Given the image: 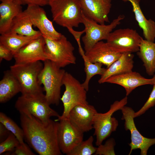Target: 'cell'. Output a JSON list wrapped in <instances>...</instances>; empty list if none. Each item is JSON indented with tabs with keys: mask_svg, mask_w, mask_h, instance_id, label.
<instances>
[{
	"mask_svg": "<svg viewBox=\"0 0 155 155\" xmlns=\"http://www.w3.org/2000/svg\"><path fill=\"white\" fill-rule=\"evenodd\" d=\"M57 131L59 146L67 155L83 141L84 133L74 127L68 118L59 121Z\"/></svg>",
	"mask_w": 155,
	"mask_h": 155,
	"instance_id": "7c38bea8",
	"label": "cell"
},
{
	"mask_svg": "<svg viewBox=\"0 0 155 155\" xmlns=\"http://www.w3.org/2000/svg\"><path fill=\"white\" fill-rule=\"evenodd\" d=\"M137 54L143 63L146 71L150 76L155 73V43L142 38Z\"/></svg>",
	"mask_w": 155,
	"mask_h": 155,
	"instance_id": "603a6c76",
	"label": "cell"
},
{
	"mask_svg": "<svg viewBox=\"0 0 155 155\" xmlns=\"http://www.w3.org/2000/svg\"><path fill=\"white\" fill-rule=\"evenodd\" d=\"M0 34L9 31L14 18L23 11L22 5L16 0H0Z\"/></svg>",
	"mask_w": 155,
	"mask_h": 155,
	"instance_id": "d6986e66",
	"label": "cell"
},
{
	"mask_svg": "<svg viewBox=\"0 0 155 155\" xmlns=\"http://www.w3.org/2000/svg\"><path fill=\"white\" fill-rule=\"evenodd\" d=\"M21 86L10 70L5 71L0 81V102L5 103L19 92Z\"/></svg>",
	"mask_w": 155,
	"mask_h": 155,
	"instance_id": "7402d4cb",
	"label": "cell"
},
{
	"mask_svg": "<svg viewBox=\"0 0 155 155\" xmlns=\"http://www.w3.org/2000/svg\"><path fill=\"white\" fill-rule=\"evenodd\" d=\"M20 124L24 138L40 155H61L58 145V121L51 119L44 124L32 115L20 113Z\"/></svg>",
	"mask_w": 155,
	"mask_h": 155,
	"instance_id": "6da1fadb",
	"label": "cell"
},
{
	"mask_svg": "<svg viewBox=\"0 0 155 155\" xmlns=\"http://www.w3.org/2000/svg\"><path fill=\"white\" fill-rule=\"evenodd\" d=\"M14 54L12 51L6 46L0 43V62L3 59L7 61L11 60L13 58Z\"/></svg>",
	"mask_w": 155,
	"mask_h": 155,
	"instance_id": "d6a6232c",
	"label": "cell"
},
{
	"mask_svg": "<svg viewBox=\"0 0 155 155\" xmlns=\"http://www.w3.org/2000/svg\"><path fill=\"white\" fill-rule=\"evenodd\" d=\"M127 102V96L119 101H115L110 106L109 109L104 113L97 112L95 114L93 120V127L94 129V135L96 136V146L109 137L111 133L116 130L118 125V120L112 117L115 112L125 106Z\"/></svg>",
	"mask_w": 155,
	"mask_h": 155,
	"instance_id": "52a82bcc",
	"label": "cell"
},
{
	"mask_svg": "<svg viewBox=\"0 0 155 155\" xmlns=\"http://www.w3.org/2000/svg\"><path fill=\"white\" fill-rule=\"evenodd\" d=\"M11 155H34V153L24 143L21 144L16 148Z\"/></svg>",
	"mask_w": 155,
	"mask_h": 155,
	"instance_id": "1f68e13d",
	"label": "cell"
},
{
	"mask_svg": "<svg viewBox=\"0 0 155 155\" xmlns=\"http://www.w3.org/2000/svg\"><path fill=\"white\" fill-rule=\"evenodd\" d=\"M22 5H36L41 7L49 5V0H16Z\"/></svg>",
	"mask_w": 155,
	"mask_h": 155,
	"instance_id": "836d02e7",
	"label": "cell"
},
{
	"mask_svg": "<svg viewBox=\"0 0 155 155\" xmlns=\"http://www.w3.org/2000/svg\"><path fill=\"white\" fill-rule=\"evenodd\" d=\"M84 61V71L86 74L85 81L82 83L84 88L88 91L89 89V84L90 79L96 75H102L106 69L102 67V64L98 62L92 63L86 58L85 53L81 55Z\"/></svg>",
	"mask_w": 155,
	"mask_h": 155,
	"instance_id": "484cf974",
	"label": "cell"
},
{
	"mask_svg": "<svg viewBox=\"0 0 155 155\" xmlns=\"http://www.w3.org/2000/svg\"><path fill=\"white\" fill-rule=\"evenodd\" d=\"M155 105V84L153 85L152 90L148 99L143 106L137 112H134V118L143 114L150 108Z\"/></svg>",
	"mask_w": 155,
	"mask_h": 155,
	"instance_id": "4dcf8cb0",
	"label": "cell"
},
{
	"mask_svg": "<svg viewBox=\"0 0 155 155\" xmlns=\"http://www.w3.org/2000/svg\"><path fill=\"white\" fill-rule=\"evenodd\" d=\"M44 64L41 61L15 64L10 66V71L16 78L21 86L22 94H35L43 92L38 83V75Z\"/></svg>",
	"mask_w": 155,
	"mask_h": 155,
	"instance_id": "5b68a950",
	"label": "cell"
},
{
	"mask_svg": "<svg viewBox=\"0 0 155 155\" xmlns=\"http://www.w3.org/2000/svg\"><path fill=\"white\" fill-rule=\"evenodd\" d=\"M24 11L29 17L33 26L39 29L44 37L56 39L62 35L55 29L52 22L48 18L46 12L41 6L28 5Z\"/></svg>",
	"mask_w": 155,
	"mask_h": 155,
	"instance_id": "4fadbf2b",
	"label": "cell"
},
{
	"mask_svg": "<svg viewBox=\"0 0 155 155\" xmlns=\"http://www.w3.org/2000/svg\"><path fill=\"white\" fill-rule=\"evenodd\" d=\"M87 59L92 63L98 62L109 67L122 53L115 51L106 42L99 41L89 51L85 52Z\"/></svg>",
	"mask_w": 155,
	"mask_h": 155,
	"instance_id": "e0dca14e",
	"label": "cell"
},
{
	"mask_svg": "<svg viewBox=\"0 0 155 155\" xmlns=\"http://www.w3.org/2000/svg\"><path fill=\"white\" fill-rule=\"evenodd\" d=\"M20 144L15 135L10 133L8 137L0 144V154L7 152L13 151Z\"/></svg>",
	"mask_w": 155,
	"mask_h": 155,
	"instance_id": "f1b7e54d",
	"label": "cell"
},
{
	"mask_svg": "<svg viewBox=\"0 0 155 155\" xmlns=\"http://www.w3.org/2000/svg\"><path fill=\"white\" fill-rule=\"evenodd\" d=\"M53 20L67 29L82 23V12L79 0H49Z\"/></svg>",
	"mask_w": 155,
	"mask_h": 155,
	"instance_id": "277c9868",
	"label": "cell"
},
{
	"mask_svg": "<svg viewBox=\"0 0 155 155\" xmlns=\"http://www.w3.org/2000/svg\"><path fill=\"white\" fill-rule=\"evenodd\" d=\"M74 36L78 43L79 49L82 48L80 43V38L81 36L85 33L84 30L81 31H75L72 28L67 29Z\"/></svg>",
	"mask_w": 155,
	"mask_h": 155,
	"instance_id": "e575fe53",
	"label": "cell"
},
{
	"mask_svg": "<svg viewBox=\"0 0 155 155\" xmlns=\"http://www.w3.org/2000/svg\"><path fill=\"white\" fill-rule=\"evenodd\" d=\"M105 82L122 86L125 89L127 96L137 87L146 85H153L154 80L153 78H146L139 73L131 71L111 76Z\"/></svg>",
	"mask_w": 155,
	"mask_h": 155,
	"instance_id": "ac0fdd59",
	"label": "cell"
},
{
	"mask_svg": "<svg viewBox=\"0 0 155 155\" xmlns=\"http://www.w3.org/2000/svg\"><path fill=\"white\" fill-rule=\"evenodd\" d=\"M153 78L154 79V84H155V73L153 77Z\"/></svg>",
	"mask_w": 155,
	"mask_h": 155,
	"instance_id": "8d00e7d4",
	"label": "cell"
},
{
	"mask_svg": "<svg viewBox=\"0 0 155 155\" xmlns=\"http://www.w3.org/2000/svg\"><path fill=\"white\" fill-rule=\"evenodd\" d=\"M79 1L85 16L100 24L109 22L108 16L112 6V0Z\"/></svg>",
	"mask_w": 155,
	"mask_h": 155,
	"instance_id": "9a60e30c",
	"label": "cell"
},
{
	"mask_svg": "<svg viewBox=\"0 0 155 155\" xmlns=\"http://www.w3.org/2000/svg\"><path fill=\"white\" fill-rule=\"evenodd\" d=\"M97 112L92 105H78L71 109L68 118L74 127L84 133L93 128V118Z\"/></svg>",
	"mask_w": 155,
	"mask_h": 155,
	"instance_id": "2e32d148",
	"label": "cell"
},
{
	"mask_svg": "<svg viewBox=\"0 0 155 155\" xmlns=\"http://www.w3.org/2000/svg\"><path fill=\"white\" fill-rule=\"evenodd\" d=\"M33 26L29 17L23 11L13 19L9 32L28 36L41 34L39 30H34Z\"/></svg>",
	"mask_w": 155,
	"mask_h": 155,
	"instance_id": "d4e9b609",
	"label": "cell"
},
{
	"mask_svg": "<svg viewBox=\"0 0 155 155\" xmlns=\"http://www.w3.org/2000/svg\"><path fill=\"white\" fill-rule=\"evenodd\" d=\"M142 38L136 30L127 28L112 31L106 40L117 52L133 53L139 51Z\"/></svg>",
	"mask_w": 155,
	"mask_h": 155,
	"instance_id": "30bf717a",
	"label": "cell"
},
{
	"mask_svg": "<svg viewBox=\"0 0 155 155\" xmlns=\"http://www.w3.org/2000/svg\"><path fill=\"white\" fill-rule=\"evenodd\" d=\"M11 132L2 123H0V142L5 140Z\"/></svg>",
	"mask_w": 155,
	"mask_h": 155,
	"instance_id": "d590c367",
	"label": "cell"
},
{
	"mask_svg": "<svg viewBox=\"0 0 155 155\" xmlns=\"http://www.w3.org/2000/svg\"><path fill=\"white\" fill-rule=\"evenodd\" d=\"M134 55L132 53H122L121 56L107 68L98 80L100 84L105 83L106 81L113 75L120 74L132 71L133 67Z\"/></svg>",
	"mask_w": 155,
	"mask_h": 155,
	"instance_id": "ffe728a7",
	"label": "cell"
},
{
	"mask_svg": "<svg viewBox=\"0 0 155 155\" xmlns=\"http://www.w3.org/2000/svg\"><path fill=\"white\" fill-rule=\"evenodd\" d=\"M42 35L28 36L8 32L0 36V43L9 49L14 54L22 47L34 40Z\"/></svg>",
	"mask_w": 155,
	"mask_h": 155,
	"instance_id": "cb8c5ba5",
	"label": "cell"
},
{
	"mask_svg": "<svg viewBox=\"0 0 155 155\" xmlns=\"http://www.w3.org/2000/svg\"><path fill=\"white\" fill-rule=\"evenodd\" d=\"M47 102L43 92L29 94H22L15 105L20 113L30 114L44 124L48 123L51 117L60 115L52 109Z\"/></svg>",
	"mask_w": 155,
	"mask_h": 155,
	"instance_id": "3957f363",
	"label": "cell"
},
{
	"mask_svg": "<svg viewBox=\"0 0 155 155\" xmlns=\"http://www.w3.org/2000/svg\"><path fill=\"white\" fill-rule=\"evenodd\" d=\"M44 38L41 36L26 44L15 53V64L30 63L48 59L45 50Z\"/></svg>",
	"mask_w": 155,
	"mask_h": 155,
	"instance_id": "5bb4252c",
	"label": "cell"
},
{
	"mask_svg": "<svg viewBox=\"0 0 155 155\" xmlns=\"http://www.w3.org/2000/svg\"><path fill=\"white\" fill-rule=\"evenodd\" d=\"M94 140L93 137L90 136L87 140L82 142L68 155H92L95 154L97 148L93 145Z\"/></svg>",
	"mask_w": 155,
	"mask_h": 155,
	"instance_id": "83f0119b",
	"label": "cell"
},
{
	"mask_svg": "<svg viewBox=\"0 0 155 155\" xmlns=\"http://www.w3.org/2000/svg\"><path fill=\"white\" fill-rule=\"evenodd\" d=\"M124 2L129 1L132 6V10L135 20L143 31L145 39L154 42L155 39V22L151 19H147L140 8V0H122Z\"/></svg>",
	"mask_w": 155,
	"mask_h": 155,
	"instance_id": "44dd1931",
	"label": "cell"
},
{
	"mask_svg": "<svg viewBox=\"0 0 155 155\" xmlns=\"http://www.w3.org/2000/svg\"><path fill=\"white\" fill-rule=\"evenodd\" d=\"M63 84L65 90L60 100L63 103V111L62 115L55 120L56 121L68 118L70 111L75 106L89 104L87 100V91L82 84L71 74L66 71Z\"/></svg>",
	"mask_w": 155,
	"mask_h": 155,
	"instance_id": "8992f818",
	"label": "cell"
},
{
	"mask_svg": "<svg viewBox=\"0 0 155 155\" xmlns=\"http://www.w3.org/2000/svg\"><path fill=\"white\" fill-rule=\"evenodd\" d=\"M44 38L48 59L61 68L76 63V58L73 53L74 47L64 35L62 34L56 39Z\"/></svg>",
	"mask_w": 155,
	"mask_h": 155,
	"instance_id": "ba28073f",
	"label": "cell"
},
{
	"mask_svg": "<svg viewBox=\"0 0 155 155\" xmlns=\"http://www.w3.org/2000/svg\"><path fill=\"white\" fill-rule=\"evenodd\" d=\"M120 110L122 114V120H124L125 128L129 130L131 135V142L129 144L130 150V155L133 150H140L141 155H147L148 150L152 145L155 144V137L148 138L143 136L136 127L133 117L134 111L131 107L124 106Z\"/></svg>",
	"mask_w": 155,
	"mask_h": 155,
	"instance_id": "8fae6325",
	"label": "cell"
},
{
	"mask_svg": "<svg viewBox=\"0 0 155 155\" xmlns=\"http://www.w3.org/2000/svg\"><path fill=\"white\" fill-rule=\"evenodd\" d=\"M125 18L120 15L108 25L101 24L85 16L82 13V23L85 27V34L82 38L85 52L98 42L106 40L110 33Z\"/></svg>",
	"mask_w": 155,
	"mask_h": 155,
	"instance_id": "9c48e42d",
	"label": "cell"
},
{
	"mask_svg": "<svg viewBox=\"0 0 155 155\" xmlns=\"http://www.w3.org/2000/svg\"><path fill=\"white\" fill-rule=\"evenodd\" d=\"M43 62V67L38 75V82L40 85L43 86L48 103L50 105H58L61 98V88L66 71L49 59Z\"/></svg>",
	"mask_w": 155,
	"mask_h": 155,
	"instance_id": "7a4b0ae2",
	"label": "cell"
},
{
	"mask_svg": "<svg viewBox=\"0 0 155 155\" xmlns=\"http://www.w3.org/2000/svg\"><path fill=\"white\" fill-rule=\"evenodd\" d=\"M0 123L3 124L11 133L14 134L20 142L24 143L23 130L11 119L3 113H0Z\"/></svg>",
	"mask_w": 155,
	"mask_h": 155,
	"instance_id": "4316f807",
	"label": "cell"
},
{
	"mask_svg": "<svg viewBox=\"0 0 155 155\" xmlns=\"http://www.w3.org/2000/svg\"><path fill=\"white\" fill-rule=\"evenodd\" d=\"M116 143L114 138H110L107 140L104 144L98 146L94 155H115L114 147Z\"/></svg>",
	"mask_w": 155,
	"mask_h": 155,
	"instance_id": "f546056e",
	"label": "cell"
}]
</instances>
